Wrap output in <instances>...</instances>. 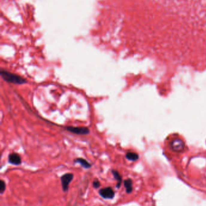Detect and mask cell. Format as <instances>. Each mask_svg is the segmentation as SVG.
<instances>
[{
  "label": "cell",
  "instance_id": "cell-4",
  "mask_svg": "<svg viewBox=\"0 0 206 206\" xmlns=\"http://www.w3.org/2000/svg\"><path fill=\"white\" fill-rule=\"evenodd\" d=\"M65 129L73 133L76 135H87L90 133V130L88 128L85 127H66Z\"/></svg>",
  "mask_w": 206,
  "mask_h": 206
},
{
  "label": "cell",
  "instance_id": "cell-2",
  "mask_svg": "<svg viewBox=\"0 0 206 206\" xmlns=\"http://www.w3.org/2000/svg\"><path fill=\"white\" fill-rule=\"evenodd\" d=\"M74 178V174L73 173H67L63 174L61 177V183L62 189L64 192H67L69 190L70 185Z\"/></svg>",
  "mask_w": 206,
  "mask_h": 206
},
{
  "label": "cell",
  "instance_id": "cell-10",
  "mask_svg": "<svg viewBox=\"0 0 206 206\" xmlns=\"http://www.w3.org/2000/svg\"><path fill=\"white\" fill-rule=\"evenodd\" d=\"M126 158L128 160H130V161H135L136 160H137L139 158V155L136 153V152H128L126 154V155H125Z\"/></svg>",
  "mask_w": 206,
  "mask_h": 206
},
{
  "label": "cell",
  "instance_id": "cell-9",
  "mask_svg": "<svg viewBox=\"0 0 206 206\" xmlns=\"http://www.w3.org/2000/svg\"><path fill=\"white\" fill-rule=\"evenodd\" d=\"M123 185L125 188L127 193H131L133 191V181L131 178H127L123 180Z\"/></svg>",
  "mask_w": 206,
  "mask_h": 206
},
{
  "label": "cell",
  "instance_id": "cell-3",
  "mask_svg": "<svg viewBox=\"0 0 206 206\" xmlns=\"http://www.w3.org/2000/svg\"><path fill=\"white\" fill-rule=\"evenodd\" d=\"M99 195L105 199H112L114 198L115 195V192L113 188L111 186L105 187L101 188L99 192Z\"/></svg>",
  "mask_w": 206,
  "mask_h": 206
},
{
  "label": "cell",
  "instance_id": "cell-12",
  "mask_svg": "<svg viewBox=\"0 0 206 206\" xmlns=\"http://www.w3.org/2000/svg\"><path fill=\"white\" fill-rule=\"evenodd\" d=\"M92 186L94 189H98L101 186V183L97 179L94 180L92 183Z\"/></svg>",
  "mask_w": 206,
  "mask_h": 206
},
{
  "label": "cell",
  "instance_id": "cell-1",
  "mask_svg": "<svg viewBox=\"0 0 206 206\" xmlns=\"http://www.w3.org/2000/svg\"><path fill=\"white\" fill-rule=\"evenodd\" d=\"M0 74H1L3 78L9 83L18 85H22L27 83V81L25 78L4 69L1 70Z\"/></svg>",
  "mask_w": 206,
  "mask_h": 206
},
{
  "label": "cell",
  "instance_id": "cell-5",
  "mask_svg": "<svg viewBox=\"0 0 206 206\" xmlns=\"http://www.w3.org/2000/svg\"><path fill=\"white\" fill-rule=\"evenodd\" d=\"M8 161L9 163L15 166L20 165L22 163V159L21 156L16 152H13L9 155Z\"/></svg>",
  "mask_w": 206,
  "mask_h": 206
},
{
  "label": "cell",
  "instance_id": "cell-7",
  "mask_svg": "<svg viewBox=\"0 0 206 206\" xmlns=\"http://www.w3.org/2000/svg\"><path fill=\"white\" fill-rule=\"evenodd\" d=\"M111 173H112L114 179L117 181V183L115 184V187H117V189H120V187H121V185L123 183V179H122L121 176L120 175L119 172L115 170H112Z\"/></svg>",
  "mask_w": 206,
  "mask_h": 206
},
{
  "label": "cell",
  "instance_id": "cell-6",
  "mask_svg": "<svg viewBox=\"0 0 206 206\" xmlns=\"http://www.w3.org/2000/svg\"><path fill=\"white\" fill-rule=\"evenodd\" d=\"M171 147L173 150L175 151H181L183 149L184 145L181 140L177 139L172 142Z\"/></svg>",
  "mask_w": 206,
  "mask_h": 206
},
{
  "label": "cell",
  "instance_id": "cell-11",
  "mask_svg": "<svg viewBox=\"0 0 206 206\" xmlns=\"http://www.w3.org/2000/svg\"><path fill=\"white\" fill-rule=\"evenodd\" d=\"M6 189V183L4 180H0V193L3 195Z\"/></svg>",
  "mask_w": 206,
  "mask_h": 206
},
{
  "label": "cell",
  "instance_id": "cell-8",
  "mask_svg": "<svg viewBox=\"0 0 206 206\" xmlns=\"http://www.w3.org/2000/svg\"><path fill=\"white\" fill-rule=\"evenodd\" d=\"M74 162L76 163H79L80 165L85 169H90L91 168L92 164L88 162L87 160L83 158H76Z\"/></svg>",
  "mask_w": 206,
  "mask_h": 206
}]
</instances>
